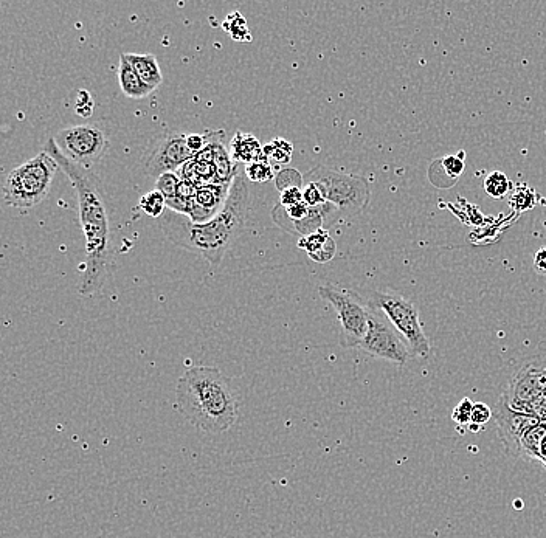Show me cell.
Returning <instances> with one entry per match:
<instances>
[{"mask_svg":"<svg viewBox=\"0 0 546 538\" xmlns=\"http://www.w3.org/2000/svg\"><path fill=\"white\" fill-rule=\"evenodd\" d=\"M58 168V163L42 151L13 169L4 182L5 204L21 210H30L41 204L50 193Z\"/></svg>","mask_w":546,"mask_h":538,"instance_id":"obj_4","label":"cell"},{"mask_svg":"<svg viewBox=\"0 0 546 538\" xmlns=\"http://www.w3.org/2000/svg\"><path fill=\"white\" fill-rule=\"evenodd\" d=\"M294 146L286 142L284 138H275L269 145L263 146V157L261 160L270 163L272 166H283L291 162Z\"/></svg>","mask_w":546,"mask_h":538,"instance_id":"obj_20","label":"cell"},{"mask_svg":"<svg viewBox=\"0 0 546 538\" xmlns=\"http://www.w3.org/2000/svg\"><path fill=\"white\" fill-rule=\"evenodd\" d=\"M118 83H120L121 92L132 100H143L149 94H153L154 89L143 83L142 78L137 75L134 67L129 64L125 53L120 56V69H118Z\"/></svg>","mask_w":546,"mask_h":538,"instance_id":"obj_17","label":"cell"},{"mask_svg":"<svg viewBox=\"0 0 546 538\" xmlns=\"http://www.w3.org/2000/svg\"><path fill=\"white\" fill-rule=\"evenodd\" d=\"M75 109H77L78 115H81V117H90V115H92V111H94V101H92V97H90L87 90H81L80 94H78L77 106H75Z\"/></svg>","mask_w":546,"mask_h":538,"instance_id":"obj_33","label":"cell"},{"mask_svg":"<svg viewBox=\"0 0 546 538\" xmlns=\"http://www.w3.org/2000/svg\"><path fill=\"white\" fill-rule=\"evenodd\" d=\"M176 407L194 427L208 435H221L238 419V396L218 368L194 366L180 377Z\"/></svg>","mask_w":546,"mask_h":538,"instance_id":"obj_3","label":"cell"},{"mask_svg":"<svg viewBox=\"0 0 546 538\" xmlns=\"http://www.w3.org/2000/svg\"><path fill=\"white\" fill-rule=\"evenodd\" d=\"M180 182H182V179L177 173L162 174V176L157 177L156 190L160 191L166 199H173V197H176Z\"/></svg>","mask_w":546,"mask_h":538,"instance_id":"obj_27","label":"cell"},{"mask_svg":"<svg viewBox=\"0 0 546 538\" xmlns=\"http://www.w3.org/2000/svg\"><path fill=\"white\" fill-rule=\"evenodd\" d=\"M303 202V190L301 188H287L281 193L280 204L283 207H294Z\"/></svg>","mask_w":546,"mask_h":538,"instance_id":"obj_34","label":"cell"},{"mask_svg":"<svg viewBox=\"0 0 546 538\" xmlns=\"http://www.w3.org/2000/svg\"><path fill=\"white\" fill-rule=\"evenodd\" d=\"M542 464H543V466H545V467H546V461H543V463H542Z\"/></svg>","mask_w":546,"mask_h":538,"instance_id":"obj_37","label":"cell"},{"mask_svg":"<svg viewBox=\"0 0 546 538\" xmlns=\"http://www.w3.org/2000/svg\"><path fill=\"white\" fill-rule=\"evenodd\" d=\"M357 348L368 352L376 359L387 360V362L401 366L407 365L408 360L412 357V352L405 345L401 335L391 326L390 321L385 318L384 314L373 311V309H371L367 335L363 337Z\"/></svg>","mask_w":546,"mask_h":538,"instance_id":"obj_8","label":"cell"},{"mask_svg":"<svg viewBox=\"0 0 546 538\" xmlns=\"http://www.w3.org/2000/svg\"><path fill=\"white\" fill-rule=\"evenodd\" d=\"M140 208L151 218H162L165 214L166 197L160 191H149L140 199Z\"/></svg>","mask_w":546,"mask_h":538,"instance_id":"obj_23","label":"cell"},{"mask_svg":"<svg viewBox=\"0 0 546 538\" xmlns=\"http://www.w3.org/2000/svg\"><path fill=\"white\" fill-rule=\"evenodd\" d=\"M491 418V407L483 404V402H477V404H474V411H472V422H470V424L477 425V427L483 428L484 425L488 424V422L491 421Z\"/></svg>","mask_w":546,"mask_h":538,"instance_id":"obj_31","label":"cell"},{"mask_svg":"<svg viewBox=\"0 0 546 538\" xmlns=\"http://www.w3.org/2000/svg\"><path fill=\"white\" fill-rule=\"evenodd\" d=\"M216 132L218 131H208L205 134H190L187 135V146L191 152H193L194 157L197 154H201L208 145H210L213 140H215Z\"/></svg>","mask_w":546,"mask_h":538,"instance_id":"obj_28","label":"cell"},{"mask_svg":"<svg viewBox=\"0 0 546 538\" xmlns=\"http://www.w3.org/2000/svg\"><path fill=\"white\" fill-rule=\"evenodd\" d=\"M546 461V436L543 438L542 445H540L539 463Z\"/></svg>","mask_w":546,"mask_h":538,"instance_id":"obj_36","label":"cell"},{"mask_svg":"<svg viewBox=\"0 0 546 538\" xmlns=\"http://www.w3.org/2000/svg\"><path fill=\"white\" fill-rule=\"evenodd\" d=\"M309 182L317 183L322 188L326 202L339 208L342 219L354 218L370 204V185L363 177L318 165L305 174V183Z\"/></svg>","mask_w":546,"mask_h":538,"instance_id":"obj_6","label":"cell"},{"mask_svg":"<svg viewBox=\"0 0 546 538\" xmlns=\"http://www.w3.org/2000/svg\"><path fill=\"white\" fill-rule=\"evenodd\" d=\"M318 294L336 309L342 328V343L346 348H357L367 335L371 309L359 295L342 287L325 284L318 287Z\"/></svg>","mask_w":546,"mask_h":538,"instance_id":"obj_7","label":"cell"},{"mask_svg":"<svg viewBox=\"0 0 546 538\" xmlns=\"http://www.w3.org/2000/svg\"><path fill=\"white\" fill-rule=\"evenodd\" d=\"M546 394V370L529 365L523 368L511 382L506 401L512 410L534 414Z\"/></svg>","mask_w":546,"mask_h":538,"instance_id":"obj_10","label":"cell"},{"mask_svg":"<svg viewBox=\"0 0 546 538\" xmlns=\"http://www.w3.org/2000/svg\"><path fill=\"white\" fill-rule=\"evenodd\" d=\"M55 142L67 159L83 168L103 159L109 146L104 132L90 125L63 129L56 134Z\"/></svg>","mask_w":546,"mask_h":538,"instance_id":"obj_9","label":"cell"},{"mask_svg":"<svg viewBox=\"0 0 546 538\" xmlns=\"http://www.w3.org/2000/svg\"><path fill=\"white\" fill-rule=\"evenodd\" d=\"M303 201L309 207H318V205L325 204L326 199L322 188L318 187L317 183L309 182L305 183V188H303Z\"/></svg>","mask_w":546,"mask_h":538,"instance_id":"obj_30","label":"cell"},{"mask_svg":"<svg viewBox=\"0 0 546 538\" xmlns=\"http://www.w3.org/2000/svg\"><path fill=\"white\" fill-rule=\"evenodd\" d=\"M472 411H474V402L466 397L453 410V422L458 425H469L472 422Z\"/></svg>","mask_w":546,"mask_h":538,"instance_id":"obj_29","label":"cell"},{"mask_svg":"<svg viewBox=\"0 0 546 538\" xmlns=\"http://www.w3.org/2000/svg\"><path fill=\"white\" fill-rule=\"evenodd\" d=\"M298 247L301 250H305L312 261L320 264L328 263L337 253L336 241L325 230L314 233L311 236H305V238H300Z\"/></svg>","mask_w":546,"mask_h":538,"instance_id":"obj_16","label":"cell"},{"mask_svg":"<svg viewBox=\"0 0 546 538\" xmlns=\"http://www.w3.org/2000/svg\"><path fill=\"white\" fill-rule=\"evenodd\" d=\"M44 151L58 163L78 194L80 224L86 239V261L81 269L78 290L83 297H92L103 289L115 270L114 242L108 202L95 176L83 166L64 156L55 137L45 143Z\"/></svg>","mask_w":546,"mask_h":538,"instance_id":"obj_1","label":"cell"},{"mask_svg":"<svg viewBox=\"0 0 546 538\" xmlns=\"http://www.w3.org/2000/svg\"><path fill=\"white\" fill-rule=\"evenodd\" d=\"M230 185H207L197 190L188 204L187 216L194 224H205L224 208L229 197Z\"/></svg>","mask_w":546,"mask_h":538,"instance_id":"obj_13","label":"cell"},{"mask_svg":"<svg viewBox=\"0 0 546 538\" xmlns=\"http://www.w3.org/2000/svg\"><path fill=\"white\" fill-rule=\"evenodd\" d=\"M512 190L511 180L508 179L502 171H494L488 174L484 179V191L492 197V199H505L509 191Z\"/></svg>","mask_w":546,"mask_h":538,"instance_id":"obj_22","label":"cell"},{"mask_svg":"<svg viewBox=\"0 0 546 538\" xmlns=\"http://www.w3.org/2000/svg\"><path fill=\"white\" fill-rule=\"evenodd\" d=\"M546 436V422H540L536 427L531 428L522 441H520V458L534 459L539 461L540 445Z\"/></svg>","mask_w":546,"mask_h":538,"instance_id":"obj_21","label":"cell"},{"mask_svg":"<svg viewBox=\"0 0 546 538\" xmlns=\"http://www.w3.org/2000/svg\"><path fill=\"white\" fill-rule=\"evenodd\" d=\"M177 174H179L180 179L194 183L197 188L218 185V173H216L215 163L207 162V160L199 159V157H193L190 162L185 163Z\"/></svg>","mask_w":546,"mask_h":538,"instance_id":"obj_18","label":"cell"},{"mask_svg":"<svg viewBox=\"0 0 546 538\" xmlns=\"http://www.w3.org/2000/svg\"><path fill=\"white\" fill-rule=\"evenodd\" d=\"M224 131L216 132V137L211 142V148H213V163L216 166V173H218V185H232L233 179L238 174L239 166L233 162L232 154L229 149L224 145Z\"/></svg>","mask_w":546,"mask_h":538,"instance_id":"obj_15","label":"cell"},{"mask_svg":"<svg viewBox=\"0 0 546 538\" xmlns=\"http://www.w3.org/2000/svg\"><path fill=\"white\" fill-rule=\"evenodd\" d=\"M193 152L188 149L187 135H168L157 143L145 160L148 176L160 177L166 173H179L185 163L193 159Z\"/></svg>","mask_w":546,"mask_h":538,"instance_id":"obj_11","label":"cell"},{"mask_svg":"<svg viewBox=\"0 0 546 538\" xmlns=\"http://www.w3.org/2000/svg\"><path fill=\"white\" fill-rule=\"evenodd\" d=\"M495 422H497L498 438L511 458H520V441L531 428L540 424L539 419L533 414L512 410L505 396L498 401Z\"/></svg>","mask_w":546,"mask_h":538,"instance_id":"obj_12","label":"cell"},{"mask_svg":"<svg viewBox=\"0 0 546 538\" xmlns=\"http://www.w3.org/2000/svg\"><path fill=\"white\" fill-rule=\"evenodd\" d=\"M534 270H536V272L542 273V275H545L546 247H540V249L537 250L536 255H534Z\"/></svg>","mask_w":546,"mask_h":538,"instance_id":"obj_35","label":"cell"},{"mask_svg":"<svg viewBox=\"0 0 546 538\" xmlns=\"http://www.w3.org/2000/svg\"><path fill=\"white\" fill-rule=\"evenodd\" d=\"M250 210L249 179L239 166L224 208L205 224H194L185 214L166 210L160 228L166 239L182 249L201 255L210 266H219L230 245L246 228Z\"/></svg>","mask_w":546,"mask_h":538,"instance_id":"obj_2","label":"cell"},{"mask_svg":"<svg viewBox=\"0 0 546 538\" xmlns=\"http://www.w3.org/2000/svg\"><path fill=\"white\" fill-rule=\"evenodd\" d=\"M230 154L236 165H250L263 157V146L258 138L249 132L238 131L230 143Z\"/></svg>","mask_w":546,"mask_h":538,"instance_id":"obj_14","label":"cell"},{"mask_svg":"<svg viewBox=\"0 0 546 538\" xmlns=\"http://www.w3.org/2000/svg\"><path fill=\"white\" fill-rule=\"evenodd\" d=\"M125 56L129 64L134 67L137 75L142 78L143 83L148 84L154 90L162 84V70H160L159 63H157L156 56L151 55V53H145V55L125 53Z\"/></svg>","mask_w":546,"mask_h":538,"instance_id":"obj_19","label":"cell"},{"mask_svg":"<svg viewBox=\"0 0 546 538\" xmlns=\"http://www.w3.org/2000/svg\"><path fill=\"white\" fill-rule=\"evenodd\" d=\"M244 171H246L247 179L255 183L269 182V180L275 179V176H277V174H273V166L264 162V160H258V162L244 166Z\"/></svg>","mask_w":546,"mask_h":538,"instance_id":"obj_24","label":"cell"},{"mask_svg":"<svg viewBox=\"0 0 546 538\" xmlns=\"http://www.w3.org/2000/svg\"><path fill=\"white\" fill-rule=\"evenodd\" d=\"M511 207L514 210L520 211V213L533 210L536 207V193L533 190H529V188H519V190L512 194Z\"/></svg>","mask_w":546,"mask_h":538,"instance_id":"obj_26","label":"cell"},{"mask_svg":"<svg viewBox=\"0 0 546 538\" xmlns=\"http://www.w3.org/2000/svg\"><path fill=\"white\" fill-rule=\"evenodd\" d=\"M439 162H441L443 168L446 169V173L449 174V176L455 177V179H458V177L464 173V162L460 157L450 156L446 157V159L439 160Z\"/></svg>","mask_w":546,"mask_h":538,"instance_id":"obj_32","label":"cell"},{"mask_svg":"<svg viewBox=\"0 0 546 538\" xmlns=\"http://www.w3.org/2000/svg\"><path fill=\"white\" fill-rule=\"evenodd\" d=\"M303 183H305V176H301L297 169H281L280 173L275 176V185L280 193H283L287 188H301Z\"/></svg>","mask_w":546,"mask_h":538,"instance_id":"obj_25","label":"cell"},{"mask_svg":"<svg viewBox=\"0 0 546 538\" xmlns=\"http://www.w3.org/2000/svg\"><path fill=\"white\" fill-rule=\"evenodd\" d=\"M373 311L385 315L391 326L396 329L412 356L427 360L430 357V342L419 320V311L413 301L394 292H373L367 301Z\"/></svg>","mask_w":546,"mask_h":538,"instance_id":"obj_5","label":"cell"}]
</instances>
